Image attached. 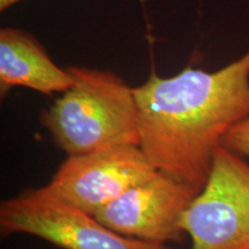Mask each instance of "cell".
<instances>
[{
	"label": "cell",
	"mask_w": 249,
	"mask_h": 249,
	"mask_svg": "<svg viewBox=\"0 0 249 249\" xmlns=\"http://www.w3.org/2000/svg\"><path fill=\"white\" fill-rule=\"evenodd\" d=\"M134 95L140 147L157 170L201 191L224 136L249 116V50L214 71L188 65L161 77L152 68Z\"/></svg>",
	"instance_id": "cell-1"
},
{
	"label": "cell",
	"mask_w": 249,
	"mask_h": 249,
	"mask_svg": "<svg viewBox=\"0 0 249 249\" xmlns=\"http://www.w3.org/2000/svg\"><path fill=\"white\" fill-rule=\"evenodd\" d=\"M74 85L61 93L39 121L67 156L118 144L140 145L134 88L111 71L68 66Z\"/></svg>",
	"instance_id": "cell-2"
},
{
	"label": "cell",
	"mask_w": 249,
	"mask_h": 249,
	"mask_svg": "<svg viewBox=\"0 0 249 249\" xmlns=\"http://www.w3.org/2000/svg\"><path fill=\"white\" fill-rule=\"evenodd\" d=\"M0 234L33 235L61 249H174L120 235L46 186L24 189L0 203Z\"/></svg>",
	"instance_id": "cell-3"
},
{
	"label": "cell",
	"mask_w": 249,
	"mask_h": 249,
	"mask_svg": "<svg viewBox=\"0 0 249 249\" xmlns=\"http://www.w3.org/2000/svg\"><path fill=\"white\" fill-rule=\"evenodd\" d=\"M192 249H249V164L220 145L209 178L182 217Z\"/></svg>",
	"instance_id": "cell-4"
},
{
	"label": "cell",
	"mask_w": 249,
	"mask_h": 249,
	"mask_svg": "<svg viewBox=\"0 0 249 249\" xmlns=\"http://www.w3.org/2000/svg\"><path fill=\"white\" fill-rule=\"evenodd\" d=\"M157 172L140 145L118 144L68 156L46 187L60 200L95 216L105 205Z\"/></svg>",
	"instance_id": "cell-5"
},
{
	"label": "cell",
	"mask_w": 249,
	"mask_h": 249,
	"mask_svg": "<svg viewBox=\"0 0 249 249\" xmlns=\"http://www.w3.org/2000/svg\"><path fill=\"white\" fill-rule=\"evenodd\" d=\"M200 189L158 172L133 186L95 214L112 231L156 244H182V217Z\"/></svg>",
	"instance_id": "cell-6"
},
{
	"label": "cell",
	"mask_w": 249,
	"mask_h": 249,
	"mask_svg": "<svg viewBox=\"0 0 249 249\" xmlns=\"http://www.w3.org/2000/svg\"><path fill=\"white\" fill-rule=\"evenodd\" d=\"M74 85L68 68L59 67L35 35L23 29H0V96L23 87L45 96L62 93Z\"/></svg>",
	"instance_id": "cell-7"
},
{
	"label": "cell",
	"mask_w": 249,
	"mask_h": 249,
	"mask_svg": "<svg viewBox=\"0 0 249 249\" xmlns=\"http://www.w3.org/2000/svg\"><path fill=\"white\" fill-rule=\"evenodd\" d=\"M222 145L241 157L249 158V116L236 123L226 133Z\"/></svg>",
	"instance_id": "cell-8"
},
{
	"label": "cell",
	"mask_w": 249,
	"mask_h": 249,
	"mask_svg": "<svg viewBox=\"0 0 249 249\" xmlns=\"http://www.w3.org/2000/svg\"><path fill=\"white\" fill-rule=\"evenodd\" d=\"M22 1H26V0H0V12L7 11V9Z\"/></svg>",
	"instance_id": "cell-9"
}]
</instances>
